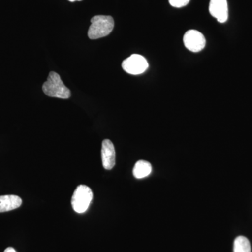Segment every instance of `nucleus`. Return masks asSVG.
I'll return each instance as SVG.
<instances>
[{
    "mask_svg": "<svg viewBox=\"0 0 252 252\" xmlns=\"http://www.w3.org/2000/svg\"><path fill=\"white\" fill-rule=\"evenodd\" d=\"M92 190L86 185H80L74 190L72 198V205L77 213H84L92 201Z\"/></svg>",
    "mask_w": 252,
    "mask_h": 252,
    "instance_id": "3",
    "label": "nucleus"
},
{
    "mask_svg": "<svg viewBox=\"0 0 252 252\" xmlns=\"http://www.w3.org/2000/svg\"><path fill=\"white\" fill-rule=\"evenodd\" d=\"M149 64L143 56L139 54H133L124 60L122 63V68L124 71L132 75L142 74L148 69Z\"/></svg>",
    "mask_w": 252,
    "mask_h": 252,
    "instance_id": "4",
    "label": "nucleus"
},
{
    "mask_svg": "<svg viewBox=\"0 0 252 252\" xmlns=\"http://www.w3.org/2000/svg\"><path fill=\"white\" fill-rule=\"evenodd\" d=\"M42 91L47 96L61 99H68L71 97V91L64 86L58 73L49 72L47 80L42 86Z\"/></svg>",
    "mask_w": 252,
    "mask_h": 252,
    "instance_id": "1",
    "label": "nucleus"
},
{
    "mask_svg": "<svg viewBox=\"0 0 252 252\" xmlns=\"http://www.w3.org/2000/svg\"><path fill=\"white\" fill-rule=\"evenodd\" d=\"M190 0H169L170 5L173 7L182 8L187 6Z\"/></svg>",
    "mask_w": 252,
    "mask_h": 252,
    "instance_id": "11",
    "label": "nucleus"
},
{
    "mask_svg": "<svg viewBox=\"0 0 252 252\" xmlns=\"http://www.w3.org/2000/svg\"><path fill=\"white\" fill-rule=\"evenodd\" d=\"M184 44L187 49L192 52H200L206 45V39L200 32L190 30L184 36Z\"/></svg>",
    "mask_w": 252,
    "mask_h": 252,
    "instance_id": "5",
    "label": "nucleus"
},
{
    "mask_svg": "<svg viewBox=\"0 0 252 252\" xmlns=\"http://www.w3.org/2000/svg\"><path fill=\"white\" fill-rule=\"evenodd\" d=\"M209 11L218 22H226L228 18V8L227 0H210Z\"/></svg>",
    "mask_w": 252,
    "mask_h": 252,
    "instance_id": "6",
    "label": "nucleus"
},
{
    "mask_svg": "<svg viewBox=\"0 0 252 252\" xmlns=\"http://www.w3.org/2000/svg\"><path fill=\"white\" fill-rule=\"evenodd\" d=\"M68 1H72V2H74L75 1H81V0H68Z\"/></svg>",
    "mask_w": 252,
    "mask_h": 252,
    "instance_id": "13",
    "label": "nucleus"
},
{
    "mask_svg": "<svg viewBox=\"0 0 252 252\" xmlns=\"http://www.w3.org/2000/svg\"><path fill=\"white\" fill-rule=\"evenodd\" d=\"M102 165L105 170H112L116 163V152L112 141L104 140L102 144Z\"/></svg>",
    "mask_w": 252,
    "mask_h": 252,
    "instance_id": "7",
    "label": "nucleus"
},
{
    "mask_svg": "<svg viewBox=\"0 0 252 252\" xmlns=\"http://www.w3.org/2000/svg\"><path fill=\"white\" fill-rule=\"evenodd\" d=\"M91 25L88 32L89 39H97L107 36L112 32L114 21L110 16H95L91 18Z\"/></svg>",
    "mask_w": 252,
    "mask_h": 252,
    "instance_id": "2",
    "label": "nucleus"
},
{
    "mask_svg": "<svg viewBox=\"0 0 252 252\" xmlns=\"http://www.w3.org/2000/svg\"><path fill=\"white\" fill-rule=\"evenodd\" d=\"M152 172V166L150 162L146 160H139L136 162L133 168V175L135 178L143 179L148 177Z\"/></svg>",
    "mask_w": 252,
    "mask_h": 252,
    "instance_id": "9",
    "label": "nucleus"
},
{
    "mask_svg": "<svg viewBox=\"0 0 252 252\" xmlns=\"http://www.w3.org/2000/svg\"><path fill=\"white\" fill-rule=\"evenodd\" d=\"M22 205V199L18 195H6L0 196V212L11 211Z\"/></svg>",
    "mask_w": 252,
    "mask_h": 252,
    "instance_id": "8",
    "label": "nucleus"
},
{
    "mask_svg": "<svg viewBox=\"0 0 252 252\" xmlns=\"http://www.w3.org/2000/svg\"><path fill=\"white\" fill-rule=\"evenodd\" d=\"M233 252H251V245L248 239L244 236L235 238Z\"/></svg>",
    "mask_w": 252,
    "mask_h": 252,
    "instance_id": "10",
    "label": "nucleus"
},
{
    "mask_svg": "<svg viewBox=\"0 0 252 252\" xmlns=\"http://www.w3.org/2000/svg\"><path fill=\"white\" fill-rule=\"evenodd\" d=\"M4 252H16V251L13 248H8L4 250Z\"/></svg>",
    "mask_w": 252,
    "mask_h": 252,
    "instance_id": "12",
    "label": "nucleus"
}]
</instances>
